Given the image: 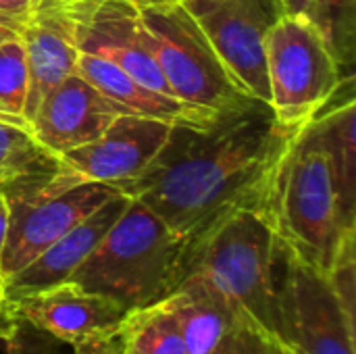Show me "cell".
<instances>
[{"instance_id":"obj_1","label":"cell","mask_w":356,"mask_h":354,"mask_svg":"<svg viewBox=\"0 0 356 354\" xmlns=\"http://www.w3.org/2000/svg\"><path fill=\"white\" fill-rule=\"evenodd\" d=\"M300 129L280 123L257 98L204 125H173L152 163L119 192L156 213L186 240L190 255L236 211L267 217L275 169Z\"/></svg>"},{"instance_id":"obj_2","label":"cell","mask_w":356,"mask_h":354,"mask_svg":"<svg viewBox=\"0 0 356 354\" xmlns=\"http://www.w3.org/2000/svg\"><path fill=\"white\" fill-rule=\"evenodd\" d=\"M186 240L144 202L129 198L123 215L69 282L138 311L169 298L186 277Z\"/></svg>"},{"instance_id":"obj_3","label":"cell","mask_w":356,"mask_h":354,"mask_svg":"<svg viewBox=\"0 0 356 354\" xmlns=\"http://www.w3.org/2000/svg\"><path fill=\"white\" fill-rule=\"evenodd\" d=\"M288 246L259 211H236L188 255L186 275L198 273L242 307L286 351L284 267Z\"/></svg>"},{"instance_id":"obj_4","label":"cell","mask_w":356,"mask_h":354,"mask_svg":"<svg viewBox=\"0 0 356 354\" xmlns=\"http://www.w3.org/2000/svg\"><path fill=\"white\" fill-rule=\"evenodd\" d=\"M267 219L286 246L321 273H327L342 244L356 236V223L342 211L330 156L313 123L300 129L275 169Z\"/></svg>"},{"instance_id":"obj_5","label":"cell","mask_w":356,"mask_h":354,"mask_svg":"<svg viewBox=\"0 0 356 354\" xmlns=\"http://www.w3.org/2000/svg\"><path fill=\"white\" fill-rule=\"evenodd\" d=\"M0 192L8 209V230L0 259L2 277L23 269L63 234L119 194L108 184L77 175L58 156L2 179Z\"/></svg>"},{"instance_id":"obj_6","label":"cell","mask_w":356,"mask_h":354,"mask_svg":"<svg viewBox=\"0 0 356 354\" xmlns=\"http://www.w3.org/2000/svg\"><path fill=\"white\" fill-rule=\"evenodd\" d=\"M140 21L146 48L175 98L213 115L242 108L254 100L232 77L181 2L140 6Z\"/></svg>"},{"instance_id":"obj_7","label":"cell","mask_w":356,"mask_h":354,"mask_svg":"<svg viewBox=\"0 0 356 354\" xmlns=\"http://www.w3.org/2000/svg\"><path fill=\"white\" fill-rule=\"evenodd\" d=\"M269 106L280 123L305 127L321 115L353 79L317 27L302 15H284L265 40Z\"/></svg>"},{"instance_id":"obj_8","label":"cell","mask_w":356,"mask_h":354,"mask_svg":"<svg viewBox=\"0 0 356 354\" xmlns=\"http://www.w3.org/2000/svg\"><path fill=\"white\" fill-rule=\"evenodd\" d=\"M238 86L269 104L265 40L286 15L284 0H181Z\"/></svg>"},{"instance_id":"obj_9","label":"cell","mask_w":356,"mask_h":354,"mask_svg":"<svg viewBox=\"0 0 356 354\" xmlns=\"http://www.w3.org/2000/svg\"><path fill=\"white\" fill-rule=\"evenodd\" d=\"M169 300L188 354H286L267 330L198 273H188Z\"/></svg>"},{"instance_id":"obj_10","label":"cell","mask_w":356,"mask_h":354,"mask_svg":"<svg viewBox=\"0 0 356 354\" xmlns=\"http://www.w3.org/2000/svg\"><path fill=\"white\" fill-rule=\"evenodd\" d=\"M284 323L290 354H356V321L336 298L325 273L290 248L284 267Z\"/></svg>"},{"instance_id":"obj_11","label":"cell","mask_w":356,"mask_h":354,"mask_svg":"<svg viewBox=\"0 0 356 354\" xmlns=\"http://www.w3.org/2000/svg\"><path fill=\"white\" fill-rule=\"evenodd\" d=\"M15 319L27 321L71 348L98 344L119 336L127 315L108 296L65 282L10 300Z\"/></svg>"},{"instance_id":"obj_12","label":"cell","mask_w":356,"mask_h":354,"mask_svg":"<svg viewBox=\"0 0 356 354\" xmlns=\"http://www.w3.org/2000/svg\"><path fill=\"white\" fill-rule=\"evenodd\" d=\"M171 127V123L150 117L119 115L102 136L58 159L77 175L119 190L152 163Z\"/></svg>"},{"instance_id":"obj_13","label":"cell","mask_w":356,"mask_h":354,"mask_svg":"<svg viewBox=\"0 0 356 354\" xmlns=\"http://www.w3.org/2000/svg\"><path fill=\"white\" fill-rule=\"evenodd\" d=\"M119 115L129 113L73 71L42 98L29 131L46 152L60 156L102 136Z\"/></svg>"},{"instance_id":"obj_14","label":"cell","mask_w":356,"mask_h":354,"mask_svg":"<svg viewBox=\"0 0 356 354\" xmlns=\"http://www.w3.org/2000/svg\"><path fill=\"white\" fill-rule=\"evenodd\" d=\"M129 204V196L115 194L104 204H100L92 215H88L73 230L63 234L56 242H52L42 255H38L31 263H27L17 273L4 277L6 298H19L25 294H33L58 284L69 282L73 271L94 252L113 223L123 215Z\"/></svg>"},{"instance_id":"obj_15","label":"cell","mask_w":356,"mask_h":354,"mask_svg":"<svg viewBox=\"0 0 356 354\" xmlns=\"http://www.w3.org/2000/svg\"><path fill=\"white\" fill-rule=\"evenodd\" d=\"M27 61V98L23 119L31 121L42 98L75 71L77 46L56 0H38L29 21L19 31Z\"/></svg>"},{"instance_id":"obj_16","label":"cell","mask_w":356,"mask_h":354,"mask_svg":"<svg viewBox=\"0 0 356 354\" xmlns=\"http://www.w3.org/2000/svg\"><path fill=\"white\" fill-rule=\"evenodd\" d=\"M75 73L129 115L150 117L171 125H204L215 117L213 113L194 108L179 98L146 88L111 61L90 52H77Z\"/></svg>"},{"instance_id":"obj_17","label":"cell","mask_w":356,"mask_h":354,"mask_svg":"<svg viewBox=\"0 0 356 354\" xmlns=\"http://www.w3.org/2000/svg\"><path fill=\"white\" fill-rule=\"evenodd\" d=\"M327 150L338 198L348 221L356 223V102L348 96L342 104L327 106L311 121Z\"/></svg>"},{"instance_id":"obj_18","label":"cell","mask_w":356,"mask_h":354,"mask_svg":"<svg viewBox=\"0 0 356 354\" xmlns=\"http://www.w3.org/2000/svg\"><path fill=\"white\" fill-rule=\"evenodd\" d=\"M119 338L125 354H188L179 317L169 298L131 311Z\"/></svg>"},{"instance_id":"obj_19","label":"cell","mask_w":356,"mask_h":354,"mask_svg":"<svg viewBox=\"0 0 356 354\" xmlns=\"http://www.w3.org/2000/svg\"><path fill=\"white\" fill-rule=\"evenodd\" d=\"M323 35L342 75H353L356 46V0H313L305 15Z\"/></svg>"},{"instance_id":"obj_20","label":"cell","mask_w":356,"mask_h":354,"mask_svg":"<svg viewBox=\"0 0 356 354\" xmlns=\"http://www.w3.org/2000/svg\"><path fill=\"white\" fill-rule=\"evenodd\" d=\"M56 156L46 152L27 127L0 121V182L33 167L46 165Z\"/></svg>"},{"instance_id":"obj_21","label":"cell","mask_w":356,"mask_h":354,"mask_svg":"<svg viewBox=\"0 0 356 354\" xmlns=\"http://www.w3.org/2000/svg\"><path fill=\"white\" fill-rule=\"evenodd\" d=\"M27 98V61L19 35L0 44V106L23 117Z\"/></svg>"},{"instance_id":"obj_22","label":"cell","mask_w":356,"mask_h":354,"mask_svg":"<svg viewBox=\"0 0 356 354\" xmlns=\"http://www.w3.org/2000/svg\"><path fill=\"white\" fill-rule=\"evenodd\" d=\"M330 288L334 290L336 298L340 300L346 315L355 321L356 309V236L348 238L338 257L334 259L332 267L325 273Z\"/></svg>"},{"instance_id":"obj_23","label":"cell","mask_w":356,"mask_h":354,"mask_svg":"<svg viewBox=\"0 0 356 354\" xmlns=\"http://www.w3.org/2000/svg\"><path fill=\"white\" fill-rule=\"evenodd\" d=\"M4 344H6V354H65V346H67L60 340L48 336L46 332L33 328L31 323L19 319L10 336L4 340Z\"/></svg>"},{"instance_id":"obj_24","label":"cell","mask_w":356,"mask_h":354,"mask_svg":"<svg viewBox=\"0 0 356 354\" xmlns=\"http://www.w3.org/2000/svg\"><path fill=\"white\" fill-rule=\"evenodd\" d=\"M35 2L38 0H0V25L19 33L29 21Z\"/></svg>"},{"instance_id":"obj_25","label":"cell","mask_w":356,"mask_h":354,"mask_svg":"<svg viewBox=\"0 0 356 354\" xmlns=\"http://www.w3.org/2000/svg\"><path fill=\"white\" fill-rule=\"evenodd\" d=\"M15 315H13V309H10V300L6 298V292H4V277L0 273V340L4 342L10 332L15 330Z\"/></svg>"},{"instance_id":"obj_26","label":"cell","mask_w":356,"mask_h":354,"mask_svg":"<svg viewBox=\"0 0 356 354\" xmlns=\"http://www.w3.org/2000/svg\"><path fill=\"white\" fill-rule=\"evenodd\" d=\"M73 354H125V348H123L121 338L115 336V338H108V340L98 342V344H88V346L73 348Z\"/></svg>"},{"instance_id":"obj_27","label":"cell","mask_w":356,"mask_h":354,"mask_svg":"<svg viewBox=\"0 0 356 354\" xmlns=\"http://www.w3.org/2000/svg\"><path fill=\"white\" fill-rule=\"evenodd\" d=\"M313 0H284V6H286V15H307L309 8H311Z\"/></svg>"},{"instance_id":"obj_28","label":"cell","mask_w":356,"mask_h":354,"mask_svg":"<svg viewBox=\"0 0 356 354\" xmlns=\"http://www.w3.org/2000/svg\"><path fill=\"white\" fill-rule=\"evenodd\" d=\"M6 230H8V209H6L4 196L0 192V259H2V248H4V240H6Z\"/></svg>"},{"instance_id":"obj_29","label":"cell","mask_w":356,"mask_h":354,"mask_svg":"<svg viewBox=\"0 0 356 354\" xmlns=\"http://www.w3.org/2000/svg\"><path fill=\"white\" fill-rule=\"evenodd\" d=\"M0 121H2V123H10V125H19V127H27V129H29V125H27V121H25L23 117L13 115V113L6 111L4 106H0Z\"/></svg>"},{"instance_id":"obj_30","label":"cell","mask_w":356,"mask_h":354,"mask_svg":"<svg viewBox=\"0 0 356 354\" xmlns=\"http://www.w3.org/2000/svg\"><path fill=\"white\" fill-rule=\"evenodd\" d=\"M138 6H167V4H177L181 0H134Z\"/></svg>"},{"instance_id":"obj_31","label":"cell","mask_w":356,"mask_h":354,"mask_svg":"<svg viewBox=\"0 0 356 354\" xmlns=\"http://www.w3.org/2000/svg\"><path fill=\"white\" fill-rule=\"evenodd\" d=\"M15 35H19V33L13 31V29H8V27H4V25H0V44L6 42V40H10V38H15Z\"/></svg>"},{"instance_id":"obj_32","label":"cell","mask_w":356,"mask_h":354,"mask_svg":"<svg viewBox=\"0 0 356 354\" xmlns=\"http://www.w3.org/2000/svg\"><path fill=\"white\" fill-rule=\"evenodd\" d=\"M286 354H290V353H288V351H286Z\"/></svg>"}]
</instances>
